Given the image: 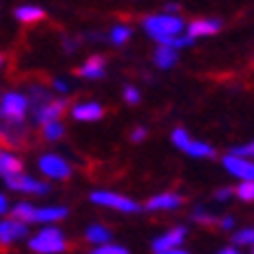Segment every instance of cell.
<instances>
[{
	"mask_svg": "<svg viewBox=\"0 0 254 254\" xmlns=\"http://www.w3.org/2000/svg\"><path fill=\"white\" fill-rule=\"evenodd\" d=\"M189 133L185 131V128H175L173 131V142H175V147H180V149H185L187 145H189Z\"/></svg>",
	"mask_w": 254,
	"mask_h": 254,
	"instance_id": "cell-28",
	"label": "cell"
},
{
	"mask_svg": "<svg viewBox=\"0 0 254 254\" xmlns=\"http://www.w3.org/2000/svg\"><path fill=\"white\" fill-rule=\"evenodd\" d=\"M236 193H238L240 200H245V203H252L254 200V180H247L243 185L236 187Z\"/></svg>",
	"mask_w": 254,
	"mask_h": 254,
	"instance_id": "cell-25",
	"label": "cell"
},
{
	"mask_svg": "<svg viewBox=\"0 0 254 254\" xmlns=\"http://www.w3.org/2000/svg\"><path fill=\"white\" fill-rule=\"evenodd\" d=\"M222 31V21L219 19H193L187 28V35L189 38H205V35H215V33Z\"/></svg>",
	"mask_w": 254,
	"mask_h": 254,
	"instance_id": "cell-12",
	"label": "cell"
},
{
	"mask_svg": "<svg viewBox=\"0 0 254 254\" xmlns=\"http://www.w3.org/2000/svg\"><path fill=\"white\" fill-rule=\"evenodd\" d=\"M231 193H236V189H231V187H224V189H217L215 191V198L217 200H229V196Z\"/></svg>",
	"mask_w": 254,
	"mask_h": 254,
	"instance_id": "cell-32",
	"label": "cell"
},
{
	"mask_svg": "<svg viewBox=\"0 0 254 254\" xmlns=\"http://www.w3.org/2000/svg\"><path fill=\"white\" fill-rule=\"evenodd\" d=\"M28 100L21 93H5L0 100V119H16L23 122V117L28 112Z\"/></svg>",
	"mask_w": 254,
	"mask_h": 254,
	"instance_id": "cell-4",
	"label": "cell"
},
{
	"mask_svg": "<svg viewBox=\"0 0 254 254\" xmlns=\"http://www.w3.org/2000/svg\"><path fill=\"white\" fill-rule=\"evenodd\" d=\"M128 38H131V28H128V26H115V28H112V33H110L112 45H124Z\"/></svg>",
	"mask_w": 254,
	"mask_h": 254,
	"instance_id": "cell-26",
	"label": "cell"
},
{
	"mask_svg": "<svg viewBox=\"0 0 254 254\" xmlns=\"http://www.w3.org/2000/svg\"><path fill=\"white\" fill-rule=\"evenodd\" d=\"M63 49H65V52H70V54H72V52L77 49V42H75V40H65V42H63Z\"/></svg>",
	"mask_w": 254,
	"mask_h": 254,
	"instance_id": "cell-35",
	"label": "cell"
},
{
	"mask_svg": "<svg viewBox=\"0 0 254 254\" xmlns=\"http://www.w3.org/2000/svg\"><path fill=\"white\" fill-rule=\"evenodd\" d=\"M219 254H240L238 250H236V247H226V250H222V252Z\"/></svg>",
	"mask_w": 254,
	"mask_h": 254,
	"instance_id": "cell-39",
	"label": "cell"
},
{
	"mask_svg": "<svg viewBox=\"0 0 254 254\" xmlns=\"http://www.w3.org/2000/svg\"><path fill=\"white\" fill-rule=\"evenodd\" d=\"M152 59H154L156 68L168 70V68H173V65L177 63V49H173V47H166V45H159Z\"/></svg>",
	"mask_w": 254,
	"mask_h": 254,
	"instance_id": "cell-17",
	"label": "cell"
},
{
	"mask_svg": "<svg viewBox=\"0 0 254 254\" xmlns=\"http://www.w3.org/2000/svg\"><path fill=\"white\" fill-rule=\"evenodd\" d=\"M68 215L65 208H38L35 210V222H59Z\"/></svg>",
	"mask_w": 254,
	"mask_h": 254,
	"instance_id": "cell-21",
	"label": "cell"
},
{
	"mask_svg": "<svg viewBox=\"0 0 254 254\" xmlns=\"http://www.w3.org/2000/svg\"><path fill=\"white\" fill-rule=\"evenodd\" d=\"M91 254H128V250H124V247H119V245H100V247H96Z\"/></svg>",
	"mask_w": 254,
	"mask_h": 254,
	"instance_id": "cell-29",
	"label": "cell"
},
{
	"mask_svg": "<svg viewBox=\"0 0 254 254\" xmlns=\"http://www.w3.org/2000/svg\"><path fill=\"white\" fill-rule=\"evenodd\" d=\"M185 238H187V229L185 226H175V229H170L166 236L156 238L154 243H152V250H154V254L168 252V250H177V247L182 245V240Z\"/></svg>",
	"mask_w": 254,
	"mask_h": 254,
	"instance_id": "cell-10",
	"label": "cell"
},
{
	"mask_svg": "<svg viewBox=\"0 0 254 254\" xmlns=\"http://www.w3.org/2000/svg\"><path fill=\"white\" fill-rule=\"evenodd\" d=\"M38 166H40V170H42L47 177H52V180H68L70 173H72L68 161L61 159L59 154H45L38 161Z\"/></svg>",
	"mask_w": 254,
	"mask_h": 254,
	"instance_id": "cell-6",
	"label": "cell"
},
{
	"mask_svg": "<svg viewBox=\"0 0 254 254\" xmlns=\"http://www.w3.org/2000/svg\"><path fill=\"white\" fill-rule=\"evenodd\" d=\"M224 168L229 170L231 175L240 177L243 182H247V180H254V161H250V159H243V156L229 154V156H224Z\"/></svg>",
	"mask_w": 254,
	"mask_h": 254,
	"instance_id": "cell-9",
	"label": "cell"
},
{
	"mask_svg": "<svg viewBox=\"0 0 254 254\" xmlns=\"http://www.w3.org/2000/svg\"><path fill=\"white\" fill-rule=\"evenodd\" d=\"M23 236H28V226L23 222H16V219H2L0 222V245L14 243Z\"/></svg>",
	"mask_w": 254,
	"mask_h": 254,
	"instance_id": "cell-11",
	"label": "cell"
},
{
	"mask_svg": "<svg viewBox=\"0 0 254 254\" xmlns=\"http://www.w3.org/2000/svg\"><path fill=\"white\" fill-rule=\"evenodd\" d=\"M35 210L33 205H28V203H19V205H14V210H12V219H16V222H35Z\"/></svg>",
	"mask_w": 254,
	"mask_h": 254,
	"instance_id": "cell-22",
	"label": "cell"
},
{
	"mask_svg": "<svg viewBox=\"0 0 254 254\" xmlns=\"http://www.w3.org/2000/svg\"><path fill=\"white\" fill-rule=\"evenodd\" d=\"M14 16L21 23H35V21H42V19H45V9L35 7V5H21V7L14 9Z\"/></svg>",
	"mask_w": 254,
	"mask_h": 254,
	"instance_id": "cell-18",
	"label": "cell"
},
{
	"mask_svg": "<svg viewBox=\"0 0 254 254\" xmlns=\"http://www.w3.org/2000/svg\"><path fill=\"white\" fill-rule=\"evenodd\" d=\"M110 238H112V233H110L108 226H100V224H93V226H89L86 229V240L89 243H93V245H108Z\"/></svg>",
	"mask_w": 254,
	"mask_h": 254,
	"instance_id": "cell-19",
	"label": "cell"
},
{
	"mask_svg": "<svg viewBox=\"0 0 254 254\" xmlns=\"http://www.w3.org/2000/svg\"><path fill=\"white\" fill-rule=\"evenodd\" d=\"M28 247L38 254H59V252H63V250H68V243H65V238H63V233L59 231V229H52V226H49V229H42V231L28 243Z\"/></svg>",
	"mask_w": 254,
	"mask_h": 254,
	"instance_id": "cell-2",
	"label": "cell"
},
{
	"mask_svg": "<svg viewBox=\"0 0 254 254\" xmlns=\"http://www.w3.org/2000/svg\"><path fill=\"white\" fill-rule=\"evenodd\" d=\"M75 75L84 79H100L105 75V59L103 56H89L79 68H75Z\"/></svg>",
	"mask_w": 254,
	"mask_h": 254,
	"instance_id": "cell-13",
	"label": "cell"
},
{
	"mask_svg": "<svg viewBox=\"0 0 254 254\" xmlns=\"http://www.w3.org/2000/svg\"><path fill=\"white\" fill-rule=\"evenodd\" d=\"M0 142H2V128H0Z\"/></svg>",
	"mask_w": 254,
	"mask_h": 254,
	"instance_id": "cell-41",
	"label": "cell"
},
{
	"mask_svg": "<svg viewBox=\"0 0 254 254\" xmlns=\"http://www.w3.org/2000/svg\"><path fill=\"white\" fill-rule=\"evenodd\" d=\"M0 65H2V56H0Z\"/></svg>",
	"mask_w": 254,
	"mask_h": 254,
	"instance_id": "cell-42",
	"label": "cell"
},
{
	"mask_svg": "<svg viewBox=\"0 0 254 254\" xmlns=\"http://www.w3.org/2000/svg\"><path fill=\"white\" fill-rule=\"evenodd\" d=\"M231 154L243 156V159H254V142H247V145L233 147V152H231Z\"/></svg>",
	"mask_w": 254,
	"mask_h": 254,
	"instance_id": "cell-30",
	"label": "cell"
},
{
	"mask_svg": "<svg viewBox=\"0 0 254 254\" xmlns=\"http://www.w3.org/2000/svg\"><path fill=\"white\" fill-rule=\"evenodd\" d=\"M63 133H65V128H63L61 122H52V124H47V126H42V138L47 142H54V140L63 138Z\"/></svg>",
	"mask_w": 254,
	"mask_h": 254,
	"instance_id": "cell-23",
	"label": "cell"
},
{
	"mask_svg": "<svg viewBox=\"0 0 254 254\" xmlns=\"http://www.w3.org/2000/svg\"><path fill=\"white\" fill-rule=\"evenodd\" d=\"M185 152L189 156H205V159H215L217 152L212 149V147L208 145V142H198V140H189V145L185 147Z\"/></svg>",
	"mask_w": 254,
	"mask_h": 254,
	"instance_id": "cell-20",
	"label": "cell"
},
{
	"mask_svg": "<svg viewBox=\"0 0 254 254\" xmlns=\"http://www.w3.org/2000/svg\"><path fill=\"white\" fill-rule=\"evenodd\" d=\"M236 245H254V229H243L233 236Z\"/></svg>",
	"mask_w": 254,
	"mask_h": 254,
	"instance_id": "cell-27",
	"label": "cell"
},
{
	"mask_svg": "<svg viewBox=\"0 0 254 254\" xmlns=\"http://www.w3.org/2000/svg\"><path fill=\"white\" fill-rule=\"evenodd\" d=\"M72 117L77 122H96V119L103 117V108L98 103H79V105L72 108Z\"/></svg>",
	"mask_w": 254,
	"mask_h": 254,
	"instance_id": "cell-16",
	"label": "cell"
},
{
	"mask_svg": "<svg viewBox=\"0 0 254 254\" xmlns=\"http://www.w3.org/2000/svg\"><path fill=\"white\" fill-rule=\"evenodd\" d=\"M124 100H126L128 105H138V103H140V91L135 89V86L128 84L126 89H124Z\"/></svg>",
	"mask_w": 254,
	"mask_h": 254,
	"instance_id": "cell-31",
	"label": "cell"
},
{
	"mask_svg": "<svg viewBox=\"0 0 254 254\" xmlns=\"http://www.w3.org/2000/svg\"><path fill=\"white\" fill-rule=\"evenodd\" d=\"M142 138H147V128H142V126H138V128H135V131L131 133V140L133 142H140V140Z\"/></svg>",
	"mask_w": 254,
	"mask_h": 254,
	"instance_id": "cell-33",
	"label": "cell"
},
{
	"mask_svg": "<svg viewBox=\"0 0 254 254\" xmlns=\"http://www.w3.org/2000/svg\"><path fill=\"white\" fill-rule=\"evenodd\" d=\"M91 200L98 203V205H105V208H115V210H119V212H140V210H142L135 200L126 198L122 193H112V191H93Z\"/></svg>",
	"mask_w": 254,
	"mask_h": 254,
	"instance_id": "cell-5",
	"label": "cell"
},
{
	"mask_svg": "<svg viewBox=\"0 0 254 254\" xmlns=\"http://www.w3.org/2000/svg\"><path fill=\"white\" fill-rule=\"evenodd\" d=\"M21 170H23V166L14 154H9V152H5V149H0V175L5 177V180H9V177L21 175Z\"/></svg>",
	"mask_w": 254,
	"mask_h": 254,
	"instance_id": "cell-15",
	"label": "cell"
},
{
	"mask_svg": "<svg viewBox=\"0 0 254 254\" xmlns=\"http://www.w3.org/2000/svg\"><path fill=\"white\" fill-rule=\"evenodd\" d=\"M159 254H189V252H185V250L177 247V250H168V252H159Z\"/></svg>",
	"mask_w": 254,
	"mask_h": 254,
	"instance_id": "cell-38",
	"label": "cell"
},
{
	"mask_svg": "<svg viewBox=\"0 0 254 254\" xmlns=\"http://www.w3.org/2000/svg\"><path fill=\"white\" fill-rule=\"evenodd\" d=\"M52 84H54L56 91H68V86H65V82H63V79H54Z\"/></svg>",
	"mask_w": 254,
	"mask_h": 254,
	"instance_id": "cell-36",
	"label": "cell"
},
{
	"mask_svg": "<svg viewBox=\"0 0 254 254\" xmlns=\"http://www.w3.org/2000/svg\"><path fill=\"white\" fill-rule=\"evenodd\" d=\"M5 185H7L9 189H14V191H23V193H40V196L49 193V185L38 182V180H33V177L23 175V173H21V175H16V177L5 180Z\"/></svg>",
	"mask_w": 254,
	"mask_h": 254,
	"instance_id": "cell-7",
	"label": "cell"
},
{
	"mask_svg": "<svg viewBox=\"0 0 254 254\" xmlns=\"http://www.w3.org/2000/svg\"><path fill=\"white\" fill-rule=\"evenodd\" d=\"M219 229H224V231L233 229V217H222V222H219Z\"/></svg>",
	"mask_w": 254,
	"mask_h": 254,
	"instance_id": "cell-34",
	"label": "cell"
},
{
	"mask_svg": "<svg viewBox=\"0 0 254 254\" xmlns=\"http://www.w3.org/2000/svg\"><path fill=\"white\" fill-rule=\"evenodd\" d=\"M2 212H7V198L0 193V215H2Z\"/></svg>",
	"mask_w": 254,
	"mask_h": 254,
	"instance_id": "cell-37",
	"label": "cell"
},
{
	"mask_svg": "<svg viewBox=\"0 0 254 254\" xmlns=\"http://www.w3.org/2000/svg\"><path fill=\"white\" fill-rule=\"evenodd\" d=\"M142 28L147 31V35L152 40H156L159 45H168L173 38H177L182 28H185V21L180 16L173 14H152L142 19Z\"/></svg>",
	"mask_w": 254,
	"mask_h": 254,
	"instance_id": "cell-1",
	"label": "cell"
},
{
	"mask_svg": "<svg viewBox=\"0 0 254 254\" xmlns=\"http://www.w3.org/2000/svg\"><path fill=\"white\" fill-rule=\"evenodd\" d=\"M252 254H254V250H252Z\"/></svg>",
	"mask_w": 254,
	"mask_h": 254,
	"instance_id": "cell-43",
	"label": "cell"
},
{
	"mask_svg": "<svg viewBox=\"0 0 254 254\" xmlns=\"http://www.w3.org/2000/svg\"><path fill=\"white\" fill-rule=\"evenodd\" d=\"M0 128H2V142L7 147H26L31 138L28 126L16 119H0Z\"/></svg>",
	"mask_w": 254,
	"mask_h": 254,
	"instance_id": "cell-3",
	"label": "cell"
},
{
	"mask_svg": "<svg viewBox=\"0 0 254 254\" xmlns=\"http://www.w3.org/2000/svg\"><path fill=\"white\" fill-rule=\"evenodd\" d=\"M65 108H68V100L54 98L52 103H47L45 108H40L38 112H33V117H35V122H38L40 126H47V124H52V122H59L61 115L65 112Z\"/></svg>",
	"mask_w": 254,
	"mask_h": 254,
	"instance_id": "cell-8",
	"label": "cell"
},
{
	"mask_svg": "<svg viewBox=\"0 0 254 254\" xmlns=\"http://www.w3.org/2000/svg\"><path fill=\"white\" fill-rule=\"evenodd\" d=\"M182 203H185V198L177 193H156L147 200V210H175Z\"/></svg>",
	"mask_w": 254,
	"mask_h": 254,
	"instance_id": "cell-14",
	"label": "cell"
},
{
	"mask_svg": "<svg viewBox=\"0 0 254 254\" xmlns=\"http://www.w3.org/2000/svg\"><path fill=\"white\" fill-rule=\"evenodd\" d=\"M180 9V5H175V2H170V5H166V12H177Z\"/></svg>",
	"mask_w": 254,
	"mask_h": 254,
	"instance_id": "cell-40",
	"label": "cell"
},
{
	"mask_svg": "<svg viewBox=\"0 0 254 254\" xmlns=\"http://www.w3.org/2000/svg\"><path fill=\"white\" fill-rule=\"evenodd\" d=\"M193 222H198V224H205V226H219V217H215V215H210V212H205V210H193V217H191Z\"/></svg>",
	"mask_w": 254,
	"mask_h": 254,
	"instance_id": "cell-24",
	"label": "cell"
}]
</instances>
